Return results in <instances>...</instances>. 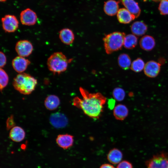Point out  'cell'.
I'll list each match as a JSON object with an SVG mask.
<instances>
[{
	"label": "cell",
	"mask_w": 168,
	"mask_h": 168,
	"mask_svg": "<svg viewBox=\"0 0 168 168\" xmlns=\"http://www.w3.org/2000/svg\"><path fill=\"white\" fill-rule=\"evenodd\" d=\"M147 29V25L143 22L140 21L134 22L131 26V30L133 34L138 36L144 35Z\"/></svg>",
	"instance_id": "e0dca14e"
},
{
	"label": "cell",
	"mask_w": 168,
	"mask_h": 168,
	"mask_svg": "<svg viewBox=\"0 0 168 168\" xmlns=\"http://www.w3.org/2000/svg\"><path fill=\"white\" fill-rule=\"evenodd\" d=\"M2 27L4 30L8 33L16 31L19 27V22L14 15H7L1 19Z\"/></svg>",
	"instance_id": "8992f818"
},
{
	"label": "cell",
	"mask_w": 168,
	"mask_h": 168,
	"mask_svg": "<svg viewBox=\"0 0 168 168\" xmlns=\"http://www.w3.org/2000/svg\"><path fill=\"white\" fill-rule=\"evenodd\" d=\"M117 168H133L132 164L127 161H123L119 163Z\"/></svg>",
	"instance_id": "f1b7e54d"
},
{
	"label": "cell",
	"mask_w": 168,
	"mask_h": 168,
	"mask_svg": "<svg viewBox=\"0 0 168 168\" xmlns=\"http://www.w3.org/2000/svg\"><path fill=\"white\" fill-rule=\"evenodd\" d=\"M119 66L124 70H127L130 67L131 63L130 57L127 54L123 53L119 55L118 58Z\"/></svg>",
	"instance_id": "cb8c5ba5"
},
{
	"label": "cell",
	"mask_w": 168,
	"mask_h": 168,
	"mask_svg": "<svg viewBox=\"0 0 168 168\" xmlns=\"http://www.w3.org/2000/svg\"><path fill=\"white\" fill-rule=\"evenodd\" d=\"M36 13L30 8H26L22 11L20 14V19L22 24L26 26L35 25L37 21Z\"/></svg>",
	"instance_id": "ba28073f"
},
{
	"label": "cell",
	"mask_w": 168,
	"mask_h": 168,
	"mask_svg": "<svg viewBox=\"0 0 168 168\" xmlns=\"http://www.w3.org/2000/svg\"><path fill=\"white\" fill-rule=\"evenodd\" d=\"M13 118L12 116L10 117L7 119V126L8 129L12 127L13 125L14 124Z\"/></svg>",
	"instance_id": "4dcf8cb0"
},
{
	"label": "cell",
	"mask_w": 168,
	"mask_h": 168,
	"mask_svg": "<svg viewBox=\"0 0 168 168\" xmlns=\"http://www.w3.org/2000/svg\"><path fill=\"white\" fill-rule=\"evenodd\" d=\"M30 61L25 57L18 56L12 60V66L14 70L19 73H23L30 64Z\"/></svg>",
	"instance_id": "8fae6325"
},
{
	"label": "cell",
	"mask_w": 168,
	"mask_h": 168,
	"mask_svg": "<svg viewBox=\"0 0 168 168\" xmlns=\"http://www.w3.org/2000/svg\"><path fill=\"white\" fill-rule=\"evenodd\" d=\"M154 2H157L159 1L160 0H152Z\"/></svg>",
	"instance_id": "d590c367"
},
{
	"label": "cell",
	"mask_w": 168,
	"mask_h": 168,
	"mask_svg": "<svg viewBox=\"0 0 168 168\" xmlns=\"http://www.w3.org/2000/svg\"><path fill=\"white\" fill-rule=\"evenodd\" d=\"M128 114V110L125 105L119 104L115 106L113 110V114L116 119L123 120L126 118Z\"/></svg>",
	"instance_id": "ffe728a7"
},
{
	"label": "cell",
	"mask_w": 168,
	"mask_h": 168,
	"mask_svg": "<svg viewBox=\"0 0 168 168\" xmlns=\"http://www.w3.org/2000/svg\"><path fill=\"white\" fill-rule=\"evenodd\" d=\"M119 2L114 0H109L105 2L104 10L107 15L113 16L117 13L119 10Z\"/></svg>",
	"instance_id": "d6986e66"
},
{
	"label": "cell",
	"mask_w": 168,
	"mask_h": 168,
	"mask_svg": "<svg viewBox=\"0 0 168 168\" xmlns=\"http://www.w3.org/2000/svg\"><path fill=\"white\" fill-rule=\"evenodd\" d=\"M115 100L113 99H109L108 104L109 108L111 110L114 109L115 104Z\"/></svg>",
	"instance_id": "1f68e13d"
},
{
	"label": "cell",
	"mask_w": 168,
	"mask_h": 168,
	"mask_svg": "<svg viewBox=\"0 0 168 168\" xmlns=\"http://www.w3.org/2000/svg\"><path fill=\"white\" fill-rule=\"evenodd\" d=\"M145 164L147 168H168V153L162 152L154 155Z\"/></svg>",
	"instance_id": "5b68a950"
},
{
	"label": "cell",
	"mask_w": 168,
	"mask_h": 168,
	"mask_svg": "<svg viewBox=\"0 0 168 168\" xmlns=\"http://www.w3.org/2000/svg\"><path fill=\"white\" fill-rule=\"evenodd\" d=\"M24 130L19 126L12 127L9 133V137L13 141L18 142L22 141L25 137Z\"/></svg>",
	"instance_id": "ac0fdd59"
},
{
	"label": "cell",
	"mask_w": 168,
	"mask_h": 168,
	"mask_svg": "<svg viewBox=\"0 0 168 168\" xmlns=\"http://www.w3.org/2000/svg\"><path fill=\"white\" fill-rule=\"evenodd\" d=\"M45 107L48 110H53L56 109L60 104V100L57 96L52 95L48 96L44 102Z\"/></svg>",
	"instance_id": "7402d4cb"
},
{
	"label": "cell",
	"mask_w": 168,
	"mask_h": 168,
	"mask_svg": "<svg viewBox=\"0 0 168 168\" xmlns=\"http://www.w3.org/2000/svg\"><path fill=\"white\" fill-rule=\"evenodd\" d=\"M138 41V38L136 36L133 34H128L125 37L124 46L127 49H132L136 46Z\"/></svg>",
	"instance_id": "603a6c76"
},
{
	"label": "cell",
	"mask_w": 168,
	"mask_h": 168,
	"mask_svg": "<svg viewBox=\"0 0 168 168\" xmlns=\"http://www.w3.org/2000/svg\"><path fill=\"white\" fill-rule=\"evenodd\" d=\"M72 58L68 59L61 52H56L52 54L48 58L47 65L49 71L54 74H60L65 71L68 64Z\"/></svg>",
	"instance_id": "3957f363"
},
{
	"label": "cell",
	"mask_w": 168,
	"mask_h": 168,
	"mask_svg": "<svg viewBox=\"0 0 168 168\" xmlns=\"http://www.w3.org/2000/svg\"><path fill=\"white\" fill-rule=\"evenodd\" d=\"M37 84L36 79L28 74L23 72L17 74L12 82L15 90L25 95L31 94L35 89Z\"/></svg>",
	"instance_id": "7a4b0ae2"
},
{
	"label": "cell",
	"mask_w": 168,
	"mask_h": 168,
	"mask_svg": "<svg viewBox=\"0 0 168 168\" xmlns=\"http://www.w3.org/2000/svg\"><path fill=\"white\" fill-rule=\"evenodd\" d=\"M0 66L1 68H2L6 63L7 58L5 54L2 51H1L0 53Z\"/></svg>",
	"instance_id": "f546056e"
},
{
	"label": "cell",
	"mask_w": 168,
	"mask_h": 168,
	"mask_svg": "<svg viewBox=\"0 0 168 168\" xmlns=\"http://www.w3.org/2000/svg\"><path fill=\"white\" fill-rule=\"evenodd\" d=\"M56 142L60 147L64 149H67L72 146L74 142L73 137L68 134H59L56 139Z\"/></svg>",
	"instance_id": "7c38bea8"
},
{
	"label": "cell",
	"mask_w": 168,
	"mask_h": 168,
	"mask_svg": "<svg viewBox=\"0 0 168 168\" xmlns=\"http://www.w3.org/2000/svg\"><path fill=\"white\" fill-rule=\"evenodd\" d=\"M145 64L143 60L141 58H138L132 62L130 68L133 71L138 72L144 69Z\"/></svg>",
	"instance_id": "d4e9b609"
},
{
	"label": "cell",
	"mask_w": 168,
	"mask_h": 168,
	"mask_svg": "<svg viewBox=\"0 0 168 168\" xmlns=\"http://www.w3.org/2000/svg\"><path fill=\"white\" fill-rule=\"evenodd\" d=\"M117 17L121 23L127 24L134 20L135 17L126 8L119 9L117 13Z\"/></svg>",
	"instance_id": "2e32d148"
},
{
	"label": "cell",
	"mask_w": 168,
	"mask_h": 168,
	"mask_svg": "<svg viewBox=\"0 0 168 168\" xmlns=\"http://www.w3.org/2000/svg\"><path fill=\"white\" fill-rule=\"evenodd\" d=\"M123 156V154L120 150L117 148H114L110 150L108 152L107 159L111 163L116 164L121 161Z\"/></svg>",
	"instance_id": "44dd1931"
},
{
	"label": "cell",
	"mask_w": 168,
	"mask_h": 168,
	"mask_svg": "<svg viewBox=\"0 0 168 168\" xmlns=\"http://www.w3.org/2000/svg\"><path fill=\"white\" fill-rule=\"evenodd\" d=\"M51 124L55 128H62L67 125L68 120L66 116L63 114L56 112L52 114L49 117Z\"/></svg>",
	"instance_id": "9c48e42d"
},
{
	"label": "cell",
	"mask_w": 168,
	"mask_h": 168,
	"mask_svg": "<svg viewBox=\"0 0 168 168\" xmlns=\"http://www.w3.org/2000/svg\"><path fill=\"white\" fill-rule=\"evenodd\" d=\"M121 2L131 13L135 16L138 17L141 13V10L138 3L134 0H119Z\"/></svg>",
	"instance_id": "4fadbf2b"
},
{
	"label": "cell",
	"mask_w": 168,
	"mask_h": 168,
	"mask_svg": "<svg viewBox=\"0 0 168 168\" xmlns=\"http://www.w3.org/2000/svg\"><path fill=\"white\" fill-rule=\"evenodd\" d=\"M15 49L19 56L25 57L31 54L33 48L30 42L26 40H22L17 42Z\"/></svg>",
	"instance_id": "52a82bcc"
},
{
	"label": "cell",
	"mask_w": 168,
	"mask_h": 168,
	"mask_svg": "<svg viewBox=\"0 0 168 168\" xmlns=\"http://www.w3.org/2000/svg\"><path fill=\"white\" fill-rule=\"evenodd\" d=\"M165 60L164 58H160L159 59L158 63L161 65V64H163L164 63Z\"/></svg>",
	"instance_id": "836d02e7"
},
{
	"label": "cell",
	"mask_w": 168,
	"mask_h": 168,
	"mask_svg": "<svg viewBox=\"0 0 168 168\" xmlns=\"http://www.w3.org/2000/svg\"><path fill=\"white\" fill-rule=\"evenodd\" d=\"M60 40L63 44L69 45L72 44L74 40L75 37L73 31L67 28H63L59 32Z\"/></svg>",
	"instance_id": "5bb4252c"
},
{
	"label": "cell",
	"mask_w": 168,
	"mask_h": 168,
	"mask_svg": "<svg viewBox=\"0 0 168 168\" xmlns=\"http://www.w3.org/2000/svg\"><path fill=\"white\" fill-rule=\"evenodd\" d=\"M113 96L114 99L119 101L123 100L124 98L125 93L122 88L117 87L114 89L113 91Z\"/></svg>",
	"instance_id": "4316f807"
},
{
	"label": "cell",
	"mask_w": 168,
	"mask_h": 168,
	"mask_svg": "<svg viewBox=\"0 0 168 168\" xmlns=\"http://www.w3.org/2000/svg\"><path fill=\"white\" fill-rule=\"evenodd\" d=\"M82 98L75 97L72 105L82 110L84 113L94 119H98L103 110L106 98L99 92L91 93L82 87L79 88Z\"/></svg>",
	"instance_id": "6da1fadb"
},
{
	"label": "cell",
	"mask_w": 168,
	"mask_h": 168,
	"mask_svg": "<svg viewBox=\"0 0 168 168\" xmlns=\"http://www.w3.org/2000/svg\"><path fill=\"white\" fill-rule=\"evenodd\" d=\"M160 14L163 15H168V0H161L158 7Z\"/></svg>",
	"instance_id": "83f0119b"
},
{
	"label": "cell",
	"mask_w": 168,
	"mask_h": 168,
	"mask_svg": "<svg viewBox=\"0 0 168 168\" xmlns=\"http://www.w3.org/2000/svg\"></svg>",
	"instance_id": "8d00e7d4"
},
{
	"label": "cell",
	"mask_w": 168,
	"mask_h": 168,
	"mask_svg": "<svg viewBox=\"0 0 168 168\" xmlns=\"http://www.w3.org/2000/svg\"><path fill=\"white\" fill-rule=\"evenodd\" d=\"M9 81L8 75L2 68L0 69V88L1 91L7 85Z\"/></svg>",
	"instance_id": "484cf974"
},
{
	"label": "cell",
	"mask_w": 168,
	"mask_h": 168,
	"mask_svg": "<svg viewBox=\"0 0 168 168\" xmlns=\"http://www.w3.org/2000/svg\"><path fill=\"white\" fill-rule=\"evenodd\" d=\"M100 168H115L112 165L109 164H102Z\"/></svg>",
	"instance_id": "d6a6232c"
},
{
	"label": "cell",
	"mask_w": 168,
	"mask_h": 168,
	"mask_svg": "<svg viewBox=\"0 0 168 168\" xmlns=\"http://www.w3.org/2000/svg\"><path fill=\"white\" fill-rule=\"evenodd\" d=\"M7 0H0L1 2H5Z\"/></svg>",
	"instance_id": "e575fe53"
},
{
	"label": "cell",
	"mask_w": 168,
	"mask_h": 168,
	"mask_svg": "<svg viewBox=\"0 0 168 168\" xmlns=\"http://www.w3.org/2000/svg\"><path fill=\"white\" fill-rule=\"evenodd\" d=\"M140 46L141 48L146 51H150L154 48L156 42L154 38L148 35L142 36L139 41Z\"/></svg>",
	"instance_id": "9a60e30c"
},
{
	"label": "cell",
	"mask_w": 168,
	"mask_h": 168,
	"mask_svg": "<svg viewBox=\"0 0 168 168\" xmlns=\"http://www.w3.org/2000/svg\"><path fill=\"white\" fill-rule=\"evenodd\" d=\"M161 65L158 62L153 60L149 61L145 64L144 68V73L149 77H155L160 72Z\"/></svg>",
	"instance_id": "30bf717a"
},
{
	"label": "cell",
	"mask_w": 168,
	"mask_h": 168,
	"mask_svg": "<svg viewBox=\"0 0 168 168\" xmlns=\"http://www.w3.org/2000/svg\"><path fill=\"white\" fill-rule=\"evenodd\" d=\"M125 36L124 33L118 31L105 35L103 40L106 54H110L121 49Z\"/></svg>",
	"instance_id": "277c9868"
}]
</instances>
